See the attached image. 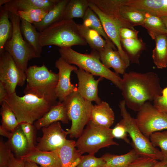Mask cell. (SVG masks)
Returning a JSON list of instances; mask_svg holds the SVG:
<instances>
[{"label": "cell", "mask_w": 167, "mask_h": 167, "mask_svg": "<svg viewBox=\"0 0 167 167\" xmlns=\"http://www.w3.org/2000/svg\"><path fill=\"white\" fill-rule=\"evenodd\" d=\"M152 167H167V160H156Z\"/></svg>", "instance_id": "cell-48"}, {"label": "cell", "mask_w": 167, "mask_h": 167, "mask_svg": "<svg viewBox=\"0 0 167 167\" xmlns=\"http://www.w3.org/2000/svg\"><path fill=\"white\" fill-rule=\"evenodd\" d=\"M119 107L122 118L121 120L132 139L133 148L139 156L150 157L158 161L163 160L161 151L152 145L149 138L140 130L135 118H132L127 111L124 100L120 102Z\"/></svg>", "instance_id": "cell-9"}, {"label": "cell", "mask_w": 167, "mask_h": 167, "mask_svg": "<svg viewBox=\"0 0 167 167\" xmlns=\"http://www.w3.org/2000/svg\"><path fill=\"white\" fill-rule=\"evenodd\" d=\"M139 32L136 30H133L127 28H122L119 30L120 38L124 39L138 38Z\"/></svg>", "instance_id": "cell-44"}, {"label": "cell", "mask_w": 167, "mask_h": 167, "mask_svg": "<svg viewBox=\"0 0 167 167\" xmlns=\"http://www.w3.org/2000/svg\"><path fill=\"white\" fill-rule=\"evenodd\" d=\"M9 17L13 26L11 38L6 43L4 50L12 57L19 68L25 72L29 61L38 58L33 48L24 39L20 30L21 19L17 15L9 12Z\"/></svg>", "instance_id": "cell-6"}, {"label": "cell", "mask_w": 167, "mask_h": 167, "mask_svg": "<svg viewBox=\"0 0 167 167\" xmlns=\"http://www.w3.org/2000/svg\"><path fill=\"white\" fill-rule=\"evenodd\" d=\"M4 101L14 112L19 123L25 122L32 124L42 117L58 102L29 94L19 96L16 92L8 95Z\"/></svg>", "instance_id": "cell-2"}, {"label": "cell", "mask_w": 167, "mask_h": 167, "mask_svg": "<svg viewBox=\"0 0 167 167\" xmlns=\"http://www.w3.org/2000/svg\"><path fill=\"white\" fill-rule=\"evenodd\" d=\"M11 151L6 142L0 141V167H8V162Z\"/></svg>", "instance_id": "cell-40"}, {"label": "cell", "mask_w": 167, "mask_h": 167, "mask_svg": "<svg viewBox=\"0 0 167 167\" xmlns=\"http://www.w3.org/2000/svg\"><path fill=\"white\" fill-rule=\"evenodd\" d=\"M153 106L159 111L167 113V97L156 96L153 101Z\"/></svg>", "instance_id": "cell-43"}, {"label": "cell", "mask_w": 167, "mask_h": 167, "mask_svg": "<svg viewBox=\"0 0 167 167\" xmlns=\"http://www.w3.org/2000/svg\"><path fill=\"white\" fill-rule=\"evenodd\" d=\"M149 138L154 147H158L161 148L163 160H167V131L153 132Z\"/></svg>", "instance_id": "cell-37"}, {"label": "cell", "mask_w": 167, "mask_h": 167, "mask_svg": "<svg viewBox=\"0 0 167 167\" xmlns=\"http://www.w3.org/2000/svg\"><path fill=\"white\" fill-rule=\"evenodd\" d=\"M55 65L58 70L55 94L59 101L62 102L68 96L77 90L71 84L70 76L71 72L78 69L75 66L69 64L61 57L56 61Z\"/></svg>", "instance_id": "cell-14"}, {"label": "cell", "mask_w": 167, "mask_h": 167, "mask_svg": "<svg viewBox=\"0 0 167 167\" xmlns=\"http://www.w3.org/2000/svg\"><path fill=\"white\" fill-rule=\"evenodd\" d=\"M0 13V54L4 51L6 41L11 37L13 30L12 24L9 19V12L2 6Z\"/></svg>", "instance_id": "cell-33"}, {"label": "cell", "mask_w": 167, "mask_h": 167, "mask_svg": "<svg viewBox=\"0 0 167 167\" xmlns=\"http://www.w3.org/2000/svg\"><path fill=\"white\" fill-rule=\"evenodd\" d=\"M11 0H0V6H1L2 5H4L10 1Z\"/></svg>", "instance_id": "cell-51"}, {"label": "cell", "mask_w": 167, "mask_h": 167, "mask_svg": "<svg viewBox=\"0 0 167 167\" xmlns=\"http://www.w3.org/2000/svg\"><path fill=\"white\" fill-rule=\"evenodd\" d=\"M114 112L106 102L101 101L99 104L93 105L90 121L94 123L110 128L114 122Z\"/></svg>", "instance_id": "cell-22"}, {"label": "cell", "mask_w": 167, "mask_h": 167, "mask_svg": "<svg viewBox=\"0 0 167 167\" xmlns=\"http://www.w3.org/2000/svg\"><path fill=\"white\" fill-rule=\"evenodd\" d=\"M24 161L25 167H40L38 166L37 164L34 162L28 161Z\"/></svg>", "instance_id": "cell-49"}, {"label": "cell", "mask_w": 167, "mask_h": 167, "mask_svg": "<svg viewBox=\"0 0 167 167\" xmlns=\"http://www.w3.org/2000/svg\"><path fill=\"white\" fill-rule=\"evenodd\" d=\"M73 19H62L40 32L39 43L43 47L54 45L60 48L85 46L87 43L80 34Z\"/></svg>", "instance_id": "cell-4"}, {"label": "cell", "mask_w": 167, "mask_h": 167, "mask_svg": "<svg viewBox=\"0 0 167 167\" xmlns=\"http://www.w3.org/2000/svg\"><path fill=\"white\" fill-rule=\"evenodd\" d=\"M78 79L77 91L85 99L91 102L94 101L96 104L101 101L98 95V85L103 78L100 77L96 80L93 75L81 68L74 71Z\"/></svg>", "instance_id": "cell-15"}, {"label": "cell", "mask_w": 167, "mask_h": 167, "mask_svg": "<svg viewBox=\"0 0 167 167\" xmlns=\"http://www.w3.org/2000/svg\"><path fill=\"white\" fill-rule=\"evenodd\" d=\"M89 3V0H69L63 12V19H73L75 18L83 19Z\"/></svg>", "instance_id": "cell-31"}, {"label": "cell", "mask_w": 167, "mask_h": 167, "mask_svg": "<svg viewBox=\"0 0 167 167\" xmlns=\"http://www.w3.org/2000/svg\"><path fill=\"white\" fill-rule=\"evenodd\" d=\"M20 126L27 139L30 149L35 147L34 142L36 129L34 125L24 122L20 123Z\"/></svg>", "instance_id": "cell-39"}, {"label": "cell", "mask_w": 167, "mask_h": 167, "mask_svg": "<svg viewBox=\"0 0 167 167\" xmlns=\"http://www.w3.org/2000/svg\"><path fill=\"white\" fill-rule=\"evenodd\" d=\"M122 46L125 49L132 63L139 64V58L142 51L145 49L146 45L141 39L120 38Z\"/></svg>", "instance_id": "cell-29"}, {"label": "cell", "mask_w": 167, "mask_h": 167, "mask_svg": "<svg viewBox=\"0 0 167 167\" xmlns=\"http://www.w3.org/2000/svg\"><path fill=\"white\" fill-rule=\"evenodd\" d=\"M59 0H11L2 7L17 15L19 11L41 9L50 11Z\"/></svg>", "instance_id": "cell-16"}, {"label": "cell", "mask_w": 167, "mask_h": 167, "mask_svg": "<svg viewBox=\"0 0 167 167\" xmlns=\"http://www.w3.org/2000/svg\"><path fill=\"white\" fill-rule=\"evenodd\" d=\"M0 82L2 83L9 95L15 92L17 86H23L26 81L25 72L20 70L7 52L0 54Z\"/></svg>", "instance_id": "cell-12"}, {"label": "cell", "mask_w": 167, "mask_h": 167, "mask_svg": "<svg viewBox=\"0 0 167 167\" xmlns=\"http://www.w3.org/2000/svg\"><path fill=\"white\" fill-rule=\"evenodd\" d=\"M77 28L80 34L92 50L99 52L105 48L108 42L97 32L83 24H78Z\"/></svg>", "instance_id": "cell-27"}, {"label": "cell", "mask_w": 167, "mask_h": 167, "mask_svg": "<svg viewBox=\"0 0 167 167\" xmlns=\"http://www.w3.org/2000/svg\"><path fill=\"white\" fill-rule=\"evenodd\" d=\"M140 156L133 148L128 153L120 155L106 153L101 157L105 162V167H127Z\"/></svg>", "instance_id": "cell-28"}, {"label": "cell", "mask_w": 167, "mask_h": 167, "mask_svg": "<svg viewBox=\"0 0 167 167\" xmlns=\"http://www.w3.org/2000/svg\"><path fill=\"white\" fill-rule=\"evenodd\" d=\"M69 121L64 103L58 101L42 117L35 122L34 125L36 129L39 130L55 122L60 121L63 123L67 124Z\"/></svg>", "instance_id": "cell-18"}, {"label": "cell", "mask_w": 167, "mask_h": 167, "mask_svg": "<svg viewBox=\"0 0 167 167\" xmlns=\"http://www.w3.org/2000/svg\"><path fill=\"white\" fill-rule=\"evenodd\" d=\"M89 2L88 7L98 16L105 33L116 46L121 57L128 67L130 65V61L128 55L122 46L119 30L123 27L133 30L136 29L129 22L118 19L105 13L93 3L89 1Z\"/></svg>", "instance_id": "cell-11"}, {"label": "cell", "mask_w": 167, "mask_h": 167, "mask_svg": "<svg viewBox=\"0 0 167 167\" xmlns=\"http://www.w3.org/2000/svg\"><path fill=\"white\" fill-rule=\"evenodd\" d=\"M8 167H25L24 161L16 158L11 152L8 162Z\"/></svg>", "instance_id": "cell-45"}, {"label": "cell", "mask_w": 167, "mask_h": 167, "mask_svg": "<svg viewBox=\"0 0 167 167\" xmlns=\"http://www.w3.org/2000/svg\"><path fill=\"white\" fill-rule=\"evenodd\" d=\"M1 105V125L12 132L19 125L20 123L14 112L5 101Z\"/></svg>", "instance_id": "cell-35"}, {"label": "cell", "mask_w": 167, "mask_h": 167, "mask_svg": "<svg viewBox=\"0 0 167 167\" xmlns=\"http://www.w3.org/2000/svg\"><path fill=\"white\" fill-rule=\"evenodd\" d=\"M142 26L147 29L153 40L159 34L167 33L166 28L161 18L146 11L145 19Z\"/></svg>", "instance_id": "cell-32"}, {"label": "cell", "mask_w": 167, "mask_h": 167, "mask_svg": "<svg viewBox=\"0 0 167 167\" xmlns=\"http://www.w3.org/2000/svg\"><path fill=\"white\" fill-rule=\"evenodd\" d=\"M156 46L152 50V58L158 69L167 67V33L157 35L154 40Z\"/></svg>", "instance_id": "cell-25"}, {"label": "cell", "mask_w": 167, "mask_h": 167, "mask_svg": "<svg viewBox=\"0 0 167 167\" xmlns=\"http://www.w3.org/2000/svg\"><path fill=\"white\" fill-rule=\"evenodd\" d=\"M160 17L164 24L167 30V16H163Z\"/></svg>", "instance_id": "cell-50"}, {"label": "cell", "mask_w": 167, "mask_h": 167, "mask_svg": "<svg viewBox=\"0 0 167 167\" xmlns=\"http://www.w3.org/2000/svg\"><path fill=\"white\" fill-rule=\"evenodd\" d=\"M121 89L126 106L138 112L147 101H153L161 95L163 89L158 76L154 72L132 71L123 75Z\"/></svg>", "instance_id": "cell-1"}, {"label": "cell", "mask_w": 167, "mask_h": 167, "mask_svg": "<svg viewBox=\"0 0 167 167\" xmlns=\"http://www.w3.org/2000/svg\"><path fill=\"white\" fill-rule=\"evenodd\" d=\"M114 138L112 129L100 126L90 121L75 141V147L82 155L87 152L94 155L101 148L118 145Z\"/></svg>", "instance_id": "cell-8"}, {"label": "cell", "mask_w": 167, "mask_h": 167, "mask_svg": "<svg viewBox=\"0 0 167 167\" xmlns=\"http://www.w3.org/2000/svg\"><path fill=\"white\" fill-rule=\"evenodd\" d=\"M58 51L60 57L69 64L75 65L93 75L105 78L121 89L122 78L103 64L98 52L92 50L90 54H82L71 47L60 48Z\"/></svg>", "instance_id": "cell-3"}, {"label": "cell", "mask_w": 167, "mask_h": 167, "mask_svg": "<svg viewBox=\"0 0 167 167\" xmlns=\"http://www.w3.org/2000/svg\"><path fill=\"white\" fill-rule=\"evenodd\" d=\"M66 107L69 120L72 124L67 130L70 138H77L82 134L85 126L90 121L92 102L83 98L77 90L68 96L63 101Z\"/></svg>", "instance_id": "cell-7"}, {"label": "cell", "mask_w": 167, "mask_h": 167, "mask_svg": "<svg viewBox=\"0 0 167 167\" xmlns=\"http://www.w3.org/2000/svg\"><path fill=\"white\" fill-rule=\"evenodd\" d=\"M69 0H59L40 22L33 25L41 32L51 25L63 19V12Z\"/></svg>", "instance_id": "cell-24"}, {"label": "cell", "mask_w": 167, "mask_h": 167, "mask_svg": "<svg viewBox=\"0 0 167 167\" xmlns=\"http://www.w3.org/2000/svg\"><path fill=\"white\" fill-rule=\"evenodd\" d=\"M49 11L41 9H32L25 11H19L17 15L21 19L32 24L41 21Z\"/></svg>", "instance_id": "cell-36"}, {"label": "cell", "mask_w": 167, "mask_h": 167, "mask_svg": "<svg viewBox=\"0 0 167 167\" xmlns=\"http://www.w3.org/2000/svg\"><path fill=\"white\" fill-rule=\"evenodd\" d=\"M11 132L9 131L2 125L0 126V135H1L9 138L11 136Z\"/></svg>", "instance_id": "cell-47"}, {"label": "cell", "mask_w": 167, "mask_h": 167, "mask_svg": "<svg viewBox=\"0 0 167 167\" xmlns=\"http://www.w3.org/2000/svg\"><path fill=\"white\" fill-rule=\"evenodd\" d=\"M43 135L39 138L35 147L41 151H53L65 142L67 133L62 129L60 122H54L41 128Z\"/></svg>", "instance_id": "cell-13"}, {"label": "cell", "mask_w": 167, "mask_h": 167, "mask_svg": "<svg viewBox=\"0 0 167 167\" xmlns=\"http://www.w3.org/2000/svg\"><path fill=\"white\" fill-rule=\"evenodd\" d=\"M135 119L141 131L148 138L153 132L167 129V113L159 111L148 101L138 112Z\"/></svg>", "instance_id": "cell-10"}, {"label": "cell", "mask_w": 167, "mask_h": 167, "mask_svg": "<svg viewBox=\"0 0 167 167\" xmlns=\"http://www.w3.org/2000/svg\"><path fill=\"white\" fill-rule=\"evenodd\" d=\"M20 159L39 164L41 167H62L61 160L55 152L41 151L35 147L30 148Z\"/></svg>", "instance_id": "cell-17"}, {"label": "cell", "mask_w": 167, "mask_h": 167, "mask_svg": "<svg viewBox=\"0 0 167 167\" xmlns=\"http://www.w3.org/2000/svg\"><path fill=\"white\" fill-rule=\"evenodd\" d=\"M9 95L4 85L0 82V104L1 105Z\"/></svg>", "instance_id": "cell-46"}, {"label": "cell", "mask_w": 167, "mask_h": 167, "mask_svg": "<svg viewBox=\"0 0 167 167\" xmlns=\"http://www.w3.org/2000/svg\"><path fill=\"white\" fill-rule=\"evenodd\" d=\"M83 24L97 32L110 45L114 50H118L115 45L105 33L97 15L89 7L83 18Z\"/></svg>", "instance_id": "cell-30"}, {"label": "cell", "mask_w": 167, "mask_h": 167, "mask_svg": "<svg viewBox=\"0 0 167 167\" xmlns=\"http://www.w3.org/2000/svg\"><path fill=\"white\" fill-rule=\"evenodd\" d=\"M98 52L100 61L107 68H113L118 74L123 75L125 72L128 66L118 51L114 50L108 43L103 50Z\"/></svg>", "instance_id": "cell-19"}, {"label": "cell", "mask_w": 167, "mask_h": 167, "mask_svg": "<svg viewBox=\"0 0 167 167\" xmlns=\"http://www.w3.org/2000/svg\"><path fill=\"white\" fill-rule=\"evenodd\" d=\"M156 161L150 157L139 156L127 167H152Z\"/></svg>", "instance_id": "cell-42"}, {"label": "cell", "mask_w": 167, "mask_h": 167, "mask_svg": "<svg viewBox=\"0 0 167 167\" xmlns=\"http://www.w3.org/2000/svg\"><path fill=\"white\" fill-rule=\"evenodd\" d=\"M27 84L24 90L25 94H31L40 98L57 101L55 90L58 81V74L43 64L41 66H30L25 72Z\"/></svg>", "instance_id": "cell-5"}, {"label": "cell", "mask_w": 167, "mask_h": 167, "mask_svg": "<svg viewBox=\"0 0 167 167\" xmlns=\"http://www.w3.org/2000/svg\"><path fill=\"white\" fill-rule=\"evenodd\" d=\"M127 133L126 129L121 120L112 129V134L114 138L121 139L127 143L130 144L127 138Z\"/></svg>", "instance_id": "cell-41"}, {"label": "cell", "mask_w": 167, "mask_h": 167, "mask_svg": "<svg viewBox=\"0 0 167 167\" xmlns=\"http://www.w3.org/2000/svg\"><path fill=\"white\" fill-rule=\"evenodd\" d=\"M20 30L24 39L34 49L38 57L41 56L42 47L39 43L40 32L32 24L21 19Z\"/></svg>", "instance_id": "cell-26"}, {"label": "cell", "mask_w": 167, "mask_h": 167, "mask_svg": "<svg viewBox=\"0 0 167 167\" xmlns=\"http://www.w3.org/2000/svg\"><path fill=\"white\" fill-rule=\"evenodd\" d=\"M121 16L133 26H142L145 19L146 11L129 6L121 5L119 9Z\"/></svg>", "instance_id": "cell-34"}, {"label": "cell", "mask_w": 167, "mask_h": 167, "mask_svg": "<svg viewBox=\"0 0 167 167\" xmlns=\"http://www.w3.org/2000/svg\"><path fill=\"white\" fill-rule=\"evenodd\" d=\"M59 157L62 167H76L81 161L83 156L75 147V141L66 139L60 147L54 151Z\"/></svg>", "instance_id": "cell-20"}, {"label": "cell", "mask_w": 167, "mask_h": 167, "mask_svg": "<svg viewBox=\"0 0 167 167\" xmlns=\"http://www.w3.org/2000/svg\"><path fill=\"white\" fill-rule=\"evenodd\" d=\"M124 5L159 17L167 16V0H124Z\"/></svg>", "instance_id": "cell-21"}, {"label": "cell", "mask_w": 167, "mask_h": 167, "mask_svg": "<svg viewBox=\"0 0 167 167\" xmlns=\"http://www.w3.org/2000/svg\"><path fill=\"white\" fill-rule=\"evenodd\" d=\"M6 143L11 152L17 158L26 155L30 148L27 138L19 125L11 132Z\"/></svg>", "instance_id": "cell-23"}, {"label": "cell", "mask_w": 167, "mask_h": 167, "mask_svg": "<svg viewBox=\"0 0 167 167\" xmlns=\"http://www.w3.org/2000/svg\"><path fill=\"white\" fill-rule=\"evenodd\" d=\"M76 167H105V162L102 157H96L94 155L88 154L83 156Z\"/></svg>", "instance_id": "cell-38"}]
</instances>
